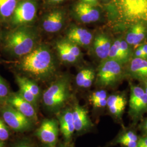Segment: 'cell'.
I'll use <instances>...</instances> for the list:
<instances>
[{
  "mask_svg": "<svg viewBox=\"0 0 147 147\" xmlns=\"http://www.w3.org/2000/svg\"><path fill=\"white\" fill-rule=\"evenodd\" d=\"M9 136L8 127L3 119L0 118V140L4 142L7 140Z\"/></svg>",
  "mask_w": 147,
  "mask_h": 147,
  "instance_id": "29",
  "label": "cell"
},
{
  "mask_svg": "<svg viewBox=\"0 0 147 147\" xmlns=\"http://www.w3.org/2000/svg\"><path fill=\"white\" fill-rule=\"evenodd\" d=\"M6 104H8L13 106L16 110L32 121H36L38 120L36 110V108L30 102L22 98L18 93H11Z\"/></svg>",
  "mask_w": 147,
  "mask_h": 147,
  "instance_id": "12",
  "label": "cell"
},
{
  "mask_svg": "<svg viewBox=\"0 0 147 147\" xmlns=\"http://www.w3.org/2000/svg\"><path fill=\"white\" fill-rule=\"evenodd\" d=\"M55 47L59 58L63 62L73 64L78 61V58L69 53L68 50L63 46L59 40L56 43Z\"/></svg>",
  "mask_w": 147,
  "mask_h": 147,
  "instance_id": "21",
  "label": "cell"
},
{
  "mask_svg": "<svg viewBox=\"0 0 147 147\" xmlns=\"http://www.w3.org/2000/svg\"><path fill=\"white\" fill-rule=\"evenodd\" d=\"M59 123L54 119H45L36 130V135L46 146H55L58 138Z\"/></svg>",
  "mask_w": 147,
  "mask_h": 147,
  "instance_id": "11",
  "label": "cell"
},
{
  "mask_svg": "<svg viewBox=\"0 0 147 147\" xmlns=\"http://www.w3.org/2000/svg\"><path fill=\"white\" fill-rule=\"evenodd\" d=\"M18 67L32 79L45 81L55 75L57 63L50 48L46 44H39L31 53L21 57Z\"/></svg>",
  "mask_w": 147,
  "mask_h": 147,
  "instance_id": "2",
  "label": "cell"
},
{
  "mask_svg": "<svg viewBox=\"0 0 147 147\" xmlns=\"http://www.w3.org/2000/svg\"><path fill=\"white\" fill-rule=\"evenodd\" d=\"M37 11L36 0H21L9 20L11 26L14 28L30 25L36 19Z\"/></svg>",
  "mask_w": 147,
  "mask_h": 147,
  "instance_id": "6",
  "label": "cell"
},
{
  "mask_svg": "<svg viewBox=\"0 0 147 147\" xmlns=\"http://www.w3.org/2000/svg\"><path fill=\"white\" fill-rule=\"evenodd\" d=\"M66 13L62 9L57 8L45 14L41 20L42 29L49 33H55L62 30L65 25Z\"/></svg>",
  "mask_w": 147,
  "mask_h": 147,
  "instance_id": "10",
  "label": "cell"
},
{
  "mask_svg": "<svg viewBox=\"0 0 147 147\" xmlns=\"http://www.w3.org/2000/svg\"><path fill=\"white\" fill-rule=\"evenodd\" d=\"M0 147H4V143L1 140H0Z\"/></svg>",
  "mask_w": 147,
  "mask_h": 147,
  "instance_id": "41",
  "label": "cell"
},
{
  "mask_svg": "<svg viewBox=\"0 0 147 147\" xmlns=\"http://www.w3.org/2000/svg\"><path fill=\"white\" fill-rule=\"evenodd\" d=\"M126 98L123 95H111L107 98V107L111 115L121 120L126 107Z\"/></svg>",
  "mask_w": 147,
  "mask_h": 147,
  "instance_id": "16",
  "label": "cell"
},
{
  "mask_svg": "<svg viewBox=\"0 0 147 147\" xmlns=\"http://www.w3.org/2000/svg\"><path fill=\"white\" fill-rule=\"evenodd\" d=\"M39 34L37 28L31 25L16 27L5 33L3 48L11 56L21 58L39 44Z\"/></svg>",
  "mask_w": 147,
  "mask_h": 147,
  "instance_id": "3",
  "label": "cell"
},
{
  "mask_svg": "<svg viewBox=\"0 0 147 147\" xmlns=\"http://www.w3.org/2000/svg\"><path fill=\"white\" fill-rule=\"evenodd\" d=\"M59 41L63 46L68 50L69 53H71L78 59L81 57V53L78 45L65 38L62 40H59Z\"/></svg>",
  "mask_w": 147,
  "mask_h": 147,
  "instance_id": "26",
  "label": "cell"
},
{
  "mask_svg": "<svg viewBox=\"0 0 147 147\" xmlns=\"http://www.w3.org/2000/svg\"><path fill=\"white\" fill-rule=\"evenodd\" d=\"M92 70V69H84L81 70L79 73L77 74L76 76V84L80 87H82V85L84 84V81L88 76L89 74Z\"/></svg>",
  "mask_w": 147,
  "mask_h": 147,
  "instance_id": "28",
  "label": "cell"
},
{
  "mask_svg": "<svg viewBox=\"0 0 147 147\" xmlns=\"http://www.w3.org/2000/svg\"><path fill=\"white\" fill-rule=\"evenodd\" d=\"M106 98H107L106 92L104 90H101L94 92L91 95L89 98V101L91 103H92L95 101Z\"/></svg>",
  "mask_w": 147,
  "mask_h": 147,
  "instance_id": "31",
  "label": "cell"
},
{
  "mask_svg": "<svg viewBox=\"0 0 147 147\" xmlns=\"http://www.w3.org/2000/svg\"><path fill=\"white\" fill-rule=\"evenodd\" d=\"M141 129L143 133L145 134V136H147V118L142 123Z\"/></svg>",
  "mask_w": 147,
  "mask_h": 147,
  "instance_id": "37",
  "label": "cell"
},
{
  "mask_svg": "<svg viewBox=\"0 0 147 147\" xmlns=\"http://www.w3.org/2000/svg\"><path fill=\"white\" fill-rule=\"evenodd\" d=\"M134 57L147 59V56L140 46H138L134 53Z\"/></svg>",
  "mask_w": 147,
  "mask_h": 147,
  "instance_id": "33",
  "label": "cell"
},
{
  "mask_svg": "<svg viewBox=\"0 0 147 147\" xmlns=\"http://www.w3.org/2000/svg\"><path fill=\"white\" fill-rule=\"evenodd\" d=\"M102 1H104V2H108L110 0H101Z\"/></svg>",
  "mask_w": 147,
  "mask_h": 147,
  "instance_id": "43",
  "label": "cell"
},
{
  "mask_svg": "<svg viewBox=\"0 0 147 147\" xmlns=\"http://www.w3.org/2000/svg\"><path fill=\"white\" fill-rule=\"evenodd\" d=\"M139 46H140V47L142 48V50H143V51L144 53H146V54L147 55V43L140 44Z\"/></svg>",
  "mask_w": 147,
  "mask_h": 147,
  "instance_id": "39",
  "label": "cell"
},
{
  "mask_svg": "<svg viewBox=\"0 0 147 147\" xmlns=\"http://www.w3.org/2000/svg\"><path fill=\"white\" fill-rule=\"evenodd\" d=\"M16 84L18 85L19 88V91L18 93L21 95L22 98H23L25 100L30 102L36 108L39 100L24 85L18 82H17Z\"/></svg>",
  "mask_w": 147,
  "mask_h": 147,
  "instance_id": "24",
  "label": "cell"
},
{
  "mask_svg": "<svg viewBox=\"0 0 147 147\" xmlns=\"http://www.w3.org/2000/svg\"><path fill=\"white\" fill-rule=\"evenodd\" d=\"M75 130L78 132H85L91 129L93 124L86 109L79 104H75L72 109Z\"/></svg>",
  "mask_w": 147,
  "mask_h": 147,
  "instance_id": "14",
  "label": "cell"
},
{
  "mask_svg": "<svg viewBox=\"0 0 147 147\" xmlns=\"http://www.w3.org/2000/svg\"><path fill=\"white\" fill-rule=\"evenodd\" d=\"M57 116L60 130L64 139L67 141H69L71 140L75 131L72 109L62 110L57 113Z\"/></svg>",
  "mask_w": 147,
  "mask_h": 147,
  "instance_id": "15",
  "label": "cell"
},
{
  "mask_svg": "<svg viewBox=\"0 0 147 147\" xmlns=\"http://www.w3.org/2000/svg\"><path fill=\"white\" fill-rule=\"evenodd\" d=\"M64 1L65 0H47V3L50 5H58V4L63 2V1Z\"/></svg>",
  "mask_w": 147,
  "mask_h": 147,
  "instance_id": "38",
  "label": "cell"
},
{
  "mask_svg": "<svg viewBox=\"0 0 147 147\" xmlns=\"http://www.w3.org/2000/svg\"><path fill=\"white\" fill-rule=\"evenodd\" d=\"M105 8L117 30H127L136 24L147 26V0H110Z\"/></svg>",
  "mask_w": 147,
  "mask_h": 147,
  "instance_id": "1",
  "label": "cell"
},
{
  "mask_svg": "<svg viewBox=\"0 0 147 147\" xmlns=\"http://www.w3.org/2000/svg\"><path fill=\"white\" fill-rule=\"evenodd\" d=\"M95 74L94 71L92 69V70L89 74L88 76L87 77V78L84 81V84L82 85V88H87L90 87L93 84V82L95 79Z\"/></svg>",
  "mask_w": 147,
  "mask_h": 147,
  "instance_id": "32",
  "label": "cell"
},
{
  "mask_svg": "<svg viewBox=\"0 0 147 147\" xmlns=\"http://www.w3.org/2000/svg\"><path fill=\"white\" fill-rule=\"evenodd\" d=\"M123 76V64L113 60L106 59L102 61L96 75V84L101 87L116 85Z\"/></svg>",
  "mask_w": 147,
  "mask_h": 147,
  "instance_id": "5",
  "label": "cell"
},
{
  "mask_svg": "<svg viewBox=\"0 0 147 147\" xmlns=\"http://www.w3.org/2000/svg\"><path fill=\"white\" fill-rule=\"evenodd\" d=\"M147 34V26L136 24L127 29L125 41L130 46H139Z\"/></svg>",
  "mask_w": 147,
  "mask_h": 147,
  "instance_id": "18",
  "label": "cell"
},
{
  "mask_svg": "<svg viewBox=\"0 0 147 147\" xmlns=\"http://www.w3.org/2000/svg\"><path fill=\"white\" fill-rule=\"evenodd\" d=\"M65 39L79 47H88L93 42V36L90 32L81 27L71 26L66 33Z\"/></svg>",
  "mask_w": 147,
  "mask_h": 147,
  "instance_id": "13",
  "label": "cell"
},
{
  "mask_svg": "<svg viewBox=\"0 0 147 147\" xmlns=\"http://www.w3.org/2000/svg\"><path fill=\"white\" fill-rule=\"evenodd\" d=\"M136 147H147V136L139 138Z\"/></svg>",
  "mask_w": 147,
  "mask_h": 147,
  "instance_id": "35",
  "label": "cell"
},
{
  "mask_svg": "<svg viewBox=\"0 0 147 147\" xmlns=\"http://www.w3.org/2000/svg\"><path fill=\"white\" fill-rule=\"evenodd\" d=\"M71 96L70 79L63 75L56 79L42 94L45 108L50 112L58 113L62 110Z\"/></svg>",
  "mask_w": 147,
  "mask_h": 147,
  "instance_id": "4",
  "label": "cell"
},
{
  "mask_svg": "<svg viewBox=\"0 0 147 147\" xmlns=\"http://www.w3.org/2000/svg\"><path fill=\"white\" fill-rule=\"evenodd\" d=\"M16 82L20 83L24 85L39 100L40 96V89L38 84L31 79L27 77L16 75Z\"/></svg>",
  "mask_w": 147,
  "mask_h": 147,
  "instance_id": "22",
  "label": "cell"
},
{
  "mask_svg": "<svg viewBox=\"0 0 147 147\" xmlns=\"http://www.w3.org/2000/svg\"><path fill=\"white\" fill-rule=\"evenodd\" d=\"M58 147H73L71 145H69L67 143H65V144H60L59 146H58Z\"/></svg>",
  "mask_w": 147,
  "mask_h": 147,
  "instance_id": "40",
  "label": "cell"
},
{
  "mask_svg": "<svg viewBox=\"0 0 147 147\" xmlns=\"http://www.w3.org/2000/svg\"><path fill=\"white\" fill-rule=\"evenodd\" d=\"M81 2L94 6H98V0H80Z\"/></svg>",
  "mask_w": 147,
  "mask_h": 147,
  "instance_id": "36",
  "label": "cell"
},
{
  "mask_svg": "<svg viewBox=\"0 0 147 147\" xmlns=\"http://www.w3.org/2000/svg\"><path fill=\"white\" fill-rule=\"evenodd\" d=\"M71 12L76 20L84 24L99 21L101 16L98 6L90 5L81 1L74 5Z\"/></svg>",
  "mask_w": 147,
  "mask_h": 147,
  "instance_id": "9",
  "label": "cell"
},
{
  "mask_svg": "<svg viewBox=\"0 0 147 147\" xmlns=\"http://www.w3.org/2000/svg\"><path fill=\"white\" fill-rule=\"evenodd\" d=\"M14 147H33V146L28 141L24 140L18 143Z\"/></svg>",
  "mask_w": 147,
  "mask_h": 147,
  "instance_id": "34",
  "label": "cell"
},
{
  "mask_svg": "<svg viewBox=\"0 0 147 147\" xmlns=\"http://www.w3.org/2000/svg\"><path fill=\"white\" fill-rule=\"evenodd\" d=\"M9 88L5 80L0 75V105L7 103V101L11 95Z\"/></svg>",
  "mask_w": 147,
  "mask_h": 147,
  "instance_id": "25",
  "label": "cell"
},
{
  "mask_svg": "<svg viewBox=\"0 0 147 147\" xmlns=\"http://www.w3.org/2000/svg\"><path fill=\"white\" fill-rule=\"evenodd\" d=\"M130 47L125 40L121 39L120 40V45H119V51H120V58L119 63L121 64L127 62L131 55V50Z\"/></svg>",
  "mask_w": 147,
  "mask_h": 147,
  "instance_id": "23",
  "label": "cell"
},
{
  "mask_svg": "<svg viewBox=\"0 0 147 147\" xmlns=\"http://www.w3.org/2000/svg\"><path fill=\"white\" fill-rule=\"evenodd\" d=\"M115 143L125 147H136L138 142L131 141L119 136L116 138Z\"/></svg>",
  "mask_w": 147,
  "mask_h": 147,
  "instance_id": "30",
  "label": "cell"
},
{
  "mask_svg": "<svg viewBox=\"0 0 147 147\" xmlns=\"http://www.w3.org/2000/svg\"><path fill=\"white\" fill-rule=\"evenodd\" d=\"M45 147H56L55 146H46Z\"/></svg>",
  "mask_w": 147,
  "mask_h": 147,
  "instance_id": "42",
  "label": "cell"
},
{
  "mask_svg": "<svg viewBox=\"0 0 147 147\" xmlns=\"http://www.w3.org/2000/svg\"><path fill=\"white\" fill-rule=\"evenodd\" d=\"M0 39H1V32H0Z\"/></svg>",
  "mask_w": 147,
  "mask_h": 147,
  "instance_id": "44",
  "label": "cell"
},
{
  "mask_svg": "<svg viewBox=\"0 0 147 147\" xmlns=\"http://www.w3.org/2000/svg\"><path fill=\"white\" fill-rule=\"evenodd\" d=\"M120 40L121 39H118L116 40L113 44H112L109 53V56L107 59L116 61L118 62H119Z\"/></svg>",
  "mask_w": 147,
  "mask_h": 147,
  "instance_id": "27",
  "label": "cell"
},
{
  "mask_svg": "<svg viewBox=\"0 0 147 147\" xmlns=\"http://www.w3.org/2000/svg\"><path fill=\"white\" fill-rule=\"evenodd\" d=\"M1 112L5 124L15 131H27L33 127V121L31 119L8 104L2 105Z\"/></svg>",
  "mask_w": 147,
  "mask_h": 147,
  "instance_id": "7",
  "label": "cell"
},
{
  "mask_svg": "<svg viewBox=\"0 0 147 147\" xmlns=\"http://www.w3.org/2000/svg\"><path fill=\"white\" fill-rule=\"evenodd\" d=\"M128 72L134 79L142 81L147 79V59L133 57L129 64Z\"/></svg>",
  "mask_w": 147,
  "mask_h": 147,
  "instance_id": "19",
  "label": "cell"
},
{
  "mask_svg": "<svg viewBox=\"0 0 147 147\" xmlns=\"http://www.w3.org/2000/svg\"><path fill=\"white\" fill-rule=\"evenodd\" d=\"M92 42L95 55L102 61L106 59L112 45L110 38L104 33H99L95 37Z\"/></svg>",
  "mask_w": 147,
  "mask_h": 147,
  "instance_id": "17",
  "label": "cell"
},
{
  "mask_svg": "<svg viewBox=\"0 0 147 147\" xmlns=\"http://www.w3.org/2000/svg\"><path fill=\"white\" fill-rule=\"evenodd\" d=\"M20 1L0 0V21H9Z\"/></svg>",
  "mask_w": 147,
  "mask_h": 147,
  "instance_id": "20",
  "label": "cell"
},
{
  "mask_svg": "<svg viewBox=\"0 0 147 147\" xmlns=\"http://www.w3.org/2000/svg\"><path fill=\"white\" fill-rule=\"evenodd\" d=\"M147 112V94L142 87L131 84L129 114L136 123Z\"/></svg>",
  "mask_w": 147,
  "mask_h": 147,
  "instance_id": "8",
  "label": "cell"
}]
</instances>
